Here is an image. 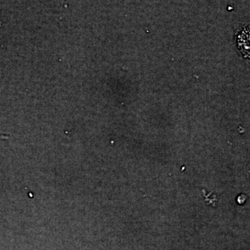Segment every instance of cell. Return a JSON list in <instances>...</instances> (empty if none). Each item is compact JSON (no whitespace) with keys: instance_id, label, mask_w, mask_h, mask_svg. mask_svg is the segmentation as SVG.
Masks as SVG:
<instances>
[{"instance_id":"obj_1","label":"cell","mask_w":250,"mask_h":250,"mask_svg":"<svg viewBox=\"0 0 250 250\" xmlns=\"http://www.w3.org/2000/svg\"><path fill=\"white\" fill-rule=\"evenodd\" d=\"M202 192H204L203 195L204 197H205L206 204L208 206H212V207H216L217 203L218 202L216 195L212 192H207L205 189L202 190Z\"/></svg>"},{"instance_id":"obj_2","label":"cell","mask_w":250,"mask_h":250,"mask_svg":"<svg viewBox=\"0 0 250 250\" xmlns=\"http://www.w3.org/2000/svg\"><path fill=\"white\" fill-rule=\"evenodd\" d=\"M247 200V196L245 194H240L238 197H236V202L238 205H243L246 203Z\"/></svg>"}]
</instances>
